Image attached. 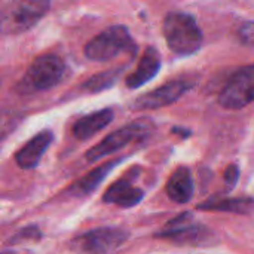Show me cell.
<instances>
[{"label":"cell","instance_id":"cell-18","mask_svg":"<svg viewBox=\"0 0 254 254\" xmlns=\"http://www.w3.org/2000/svg\"><path fill=\"white\" fill-rule=\"evenodd\" d=\"M40 238V232L36 226H30V228H25L22 231H19L16 235H13L7 244H21V243H27V241H36Z\"/></svg>","mask_w":254,"mask_h":254},{"label":"cell","instance_id":"cell-21","mask_svg":"<svg viewBox=\"0 0 254 254\" xmlns=\"http://www.w3.org/2000/svg\"><path fill=\"white\" fill-rule=\"evenodd\" d=\"M0 254H13L12 252H3V253H0Z\"/></svg>","mask_w":254,"mask_h":254},{"label":"cell","instance_id":"cell-7","mask_svg":"<svg viewBox=\"0 0 254 254\" xmlns=\"http://www.w3.org/2000/svg\"><path fill=\"white\" fill-rule=\"evenodd\" d=\"M195 82H196L195 77H185V76L170 80L165 85L138 97L134 101V109L135 110H153V109L165 107L177 101L185 92L192 89Z\"/></svg>","mask_w":254,"mask_h":254},{"label":"cell","instance_id":"cell-17","mask_svg":"<svg viewBox=\"0 0 254 254\" xmlns=\"http://www.w3.org/2000/svg\"><path fill=\"white\" fill-rule=\"evenodd\" d=\"M21 118L16 113H4L0 116V141L6 138L19 125Z\"/></svg>","mask_w":254,"mask_h":254},{"label":"cell","instance_id":"cell-10","mask_svg":"<svg viewBox=\"0 0 254 254\" xmlns=\"http://www.w3.org/2000/svg\"><path fill=\"white\" fill-rule=\"evenodd\" d=\"M132 177H124L118 182H115L103 195V201L107 204H116L124 208H129L137 205L143 196L144 192L135 186H132Z\"/></svg>","mask_w":254,"mask_h":254},{"label":"cell","instance_id":"cell-9","mask_svg":"<svg viewBox=\"0 0 254 254\" xmlns=\"http://www.w3.org/2000/svg\"><path fill=\"white\" fill-rule=\"evenodd\" d=\"M52 140H54V135H52L51 131L39 132L25 146H22L16 152V156H15L16 164L24 170H31V168L37 167V164L40 162L43 153L51 146Z\"/></svg>","mask_w":254,"mask_h":254},{"label":"cell","instance_id":"cell-3","mask_svg":"<svg viewBox=\"0 0 254 254\" xmlns=\"http://www.w3.org/2000/svg\"><path fill=\"white\" fill-rule=\"evenodd\" d=\"M134 49L128 28L124 25H112L86 43L85 55L91 61H107L122 52H131Z\"/></svg>","mask_w":254,"mask_h":254},{"label":"cell","instance_id":"cell-2","mask_svg":"<svg viewBox=\"0 0 254 254\" xmlns=\"http://www.w3.org/2000/svg\"><path fill=\"white\" fill-rule=\"evenodd\" d=\"M65 63L54 55L45 54L37 57L27 73L18 83L21 92H40L57 86L65 76Z\"/></svg>","mask_w":254,"mask_h":254},{"label":"cell","instance_id":"cell-6","mask_svg":"<svg viewBox=\"0 0 254 254\" xmlns=\"http://www.w3.org/2000/svg\"><path fill=\"white\" fill-rule=\"evenodd\" d=\"M128 240V232L119 228H100L89 231L73 241V249L82 254H109Z\"/></svg>","mask_w":254,"mask_h":254},{"label":"cell","instance_id":"cell-13","mask_svg":"<svg viewBox=\"0 0 254 254\" xmlns=\"http://www.w3.org/2000/svg\"><path fill=\"white\" fill-rule=\"evenodd\" d=\"M167 195L176 204H186L193 196V180L192 174L186 167L177 168L168 183H167Z\"/></svg>","mask_w":254,"mask_h":254},{"label":"cell","instance_id":"cell-20","mask_svg":"<svg viewBox=\"0 0 254 254\" xmlns=\"http://www.w3.org/2000/svg\"><path fill=\"white\" fill-rule=\"evenodd\" d=\"M238 177H240V170L237 165H231L226 171H225V182L228 183V186L234 188L238 182Z\"/></svg>","mask_w":254,"mask_h":254},{"label":"cell","instance_id":"cell-1","mask_svg":"<svg viewBox=\"0 0 254 254\" xmlns=\"http://www.w3.org/2000/svg\"><path fill=\"white\" fill-rule=\"evenodd\" d=\"M164 36L168 48L179 55L195 54L202 43L201 30L195 18L185 12H171L164 19Z\"/></svg>","mask_w":254,"mask_h":254},{"label":"cell","instance_id":"cell-8","mask_svg":"<svg viewBox=\"0 0 254 254\" xmlns=\"http://www.w3.org/2000/svg\"><path fill=\"white\" fill-rule=\"evenodd\" d=\"M144 134V127L141 124H129L122 127L121 129L109 134L104 140H101L97 146L91 147L86 152V159L89 162L100 161L129 144L132 140L141 137Z\"/></svg>","mask_w":254,"mask_h":254},{"label":"cell","instance_id":"cell-4","mask_svg":"<svg viewBox=\"0 0 254 254\" xmlns=\"http://www.w3.org/2000/svg\"><path fill=\"white\" fill-rule=\"evenodd\" d=\"M49 1L30 0L9 4L0 16V31L4 34H19L33 28L48 12Z\"/></svg>","mask_w":254,"mask_h":254},{"label":"cell","instance_id":"cell-19","mask_svg":"<svg viewBox=\"0 0 254 254\" xmlns=\"http://www.w3.org/2000/svg\"><path fill=\"white\" fill-rule=\"evenodd\" d=\"M238 37H240L241 43H244L247 46H254V21H249L241 25V28L238 31Z\"/></svg>","mask_w":254,"mask_h":254},{"label":"cell","instance_id":"cell-14","mask_svg":"<svg viewBox=\"0 0 254 254\" xmlns=\"http://www.w3.org/2000/svg\"><path fill=\"white\" fill-rule=\"evenodd\" d=\"M119 162V159H115V161H110L101 167H97L94 168L92 171H89L88 174H85L82 179H79L71 188H70V192L71 195L74 196H86L89 195L95 188H98L101 185V182L106 179V176L115 168V165Z\"/></svg>","mask_w":254,"mask_h":254},{"label":"cell","instance_id":"cell-16","mask_svg":"<svg viewBox=\"0 0 254 254\" xmlns=\"http://www.w3.org/2000/svg\"><path fill=\"white\" fill-rule=\"evenodd\" d=\"M119 76V70H107V71H103V73H98V74H94L91 76L83 88L89 92H98V91H104L107 88H110L116 79Z\"/></svg>","mask_w":254,"mask_h":254},{"label":"cell","instance_id":"cell-5","mask_svg":"<svg viewBox=\"0 0 254 254\" xmlns=\"http://www.w3.org/2000/svg\"><path fill=\"white\" fill-rule=\"evenodd\" d=\"M254 101V64L235 71L219 94V103L229 110H240Z\"/></svg>","mask_w":254,"mask_h":254},{"label":"cell","instance_id":"cell-15","mask_svg":"<svg viewBox=\"0 0 254 254\" xmlns=\"http://www.w3.org/2000/svg\"><path fill=\"white\" fill-rule=\"evenodd\" d=\"M199 210L208 211H228L237 214H250L254 211V201L250 198H232V199H220V201H210L201 204Z\"/></svg>","mask_w":254,"mask_h":254},{"label":"cell","instance_id":"cell-12","mask_svg":"<svg viewBox=\"0 0 254 254\" xmlns=\"http://www.w3.org/2000/svg\"><path fill=\"white\" fill-rule=\"evenodd\" d=\"M112 121H113L112 109H103V110L94 112L74 122L73 134L79 140H88L94 137L97 132H100L101 129H104Z\"/></svg>","mask_w":254,"mask_h":254},{"label":"cell","instance_id":"cell-11","mask_svg":"<svg viewBox=\"0 0 254 254\" xmlns=\"http://www.w3.org/2000/svg\"><path fill=\"white\" fill-rule=\"evenodd\" d=\"M161 68V57L155 48H147L143 54L137 68L127 77V86L131 89H137L143 86L146 82L153 79Z\"/></svg>","mask_w":254,"mask_h":254}]
</instances>
